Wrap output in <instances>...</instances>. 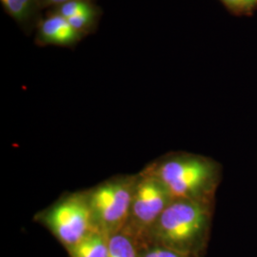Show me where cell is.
Returning a JSON list of instances; mask_svg holds the SVG:
<instances>
[{
  "mask_svg": "<svg viewBox=\"0 0 257 257\" xmlns=\"http://www.w3.org/2000/svg\"><path fill=\"white\" fill-rule=\"evenodd\" d=\"M165 186L173 200L215 201L220 165L211 157L191 153L169 154L144 168Z\"/></svg>",
  "mask_w": 257,
  "mask_h": 257,
  "instance_id": "1",
  "label": "cell"
},
{
  "mask_svg": "<svg viewBox=\"0 0 257 257\" xmlns=\"http://www.w3.org/2000/svg\"><path fill=\"white\" fill-rule=\"evenodd\" d=\"M213 209L214 202L173 200L156 222L149 245H159L195 256L210 232Z\"/></svg>",
  "mask_w": 257,
  "mask_h": 257,
  "instance_id": "2",
  "label": "cell"
},
{
  "mask_svg": "<svg viewBox=\"0 0 257 257\" xmlns=\"http://www.w3.org/2000/svg\"><path fill=\"white\" fill-rule=\"evenodd\" d=\"M138 179V174L116 175L87 191L95 230L108 236L124 230Z\"/></svg>",
  "mask_w": 257,
  "mask_h": 257,
  "instance_id": "3",
  "label": "cell"
},
{
  "mask_svg": "<svg viewBox=\"0 0 257 257\" xmlns=\"http://www.w3.org/2000/svg\"><path fill=\"white\" fill-rule=\"evenodd\" d=\"M172 201L165 186L143 169L138 173L128 221L122 231L135 239L141 249L146 248L156 222Z\"/></svg>",
  "mask_w": 257,
  "mask_h": 257,
  "instance_id": "4",
  "label": "cell"
},
{
  "mask_svg": "<svg viewBox=\"0 0 257 257\" xmlns=\"http://www.w3.org/2000/svg\"><path fill=\"white\" fill-rule=\"evenodd\" d=\"M37 219L53 232L67 249L95 230L87 191L62 195L38 213Z\"/></svg>",
  "mask_w": 257,
  "mask_h": 257,
  "instance_id": "5",
  "label": "cell"
},
{
  "mask_svg": "<svg viewBox=\"0 0 257 257\" xmlns=\"http://www.w3.org/2000/svg\"><path fill=\"white\" fill-rule=\"evenodd\" d=\"M82 37L72 27L68 19L55 13L42 20L37 29V41L41 45L73 46Z\"/></svg>",
  "mask_w": 257,
  "mask_h": 257,
  "instance_id": "6",
  "label": "cell"
},
{
  "mask_svg": "<svg viewBox=\"0 0 257 257\" xmlns=\"http://www.w3.org/2000/svg\"><path fill=\"white\" fill-rule=\"evenodd\" d=\"M109 241L110 236L92 230L68 251L71 257H108Z\"/></svg>",
  "mask_w": 257,
  "mask_h": 257,
  "instance_id": "7",
  "label": "cell"
},
{
  "mask_svg": "<svg viewBox=\"0 0 257 257\" xmlns=\"http://www.w3.org/2000/svg\"><path fill=\"white\" fill-rule=\"evenodd\" d=\"M1 3L10 17L26 28L33 25L41 8L38 0H1Z\"/></svg>",
  "mask_w": 257,
  "mask_h": 257,
  "instance_id": "8",
  "label": "cell"
},
{
  "mask_svg": "<svg viewBox=\"0 0 257 257\" xmlns=\"http://www.w3.org/2000/svg\"><path fill=\"white\" fill-rule=\"evenodd\" d=\"M141 248L138 242L127 233L121 231L110 236L109 256L140 257Z\"/></svg>",
  "mask_w": 257,
  "mask_h": 257,
  "instance_id": "9",
  "label": "cell"
},
{
  "mask_svg": "<svg viewBox=\"0 0 257 257\" xmlns=\"http://www.w3.org/2000/svg\"><path fill=\"white\" fill-rule=\"evenodd\" d=\"M94 8L95 6L92 5L90 0H71L55 7L54 13L69 19Z\"/></svg>",
  "mask_w": 257,
  "mask_h": 257,
  "instance_id": "10",
  "label": "cell"
},
{
  "mask_svg": "<svg viewBox=\"0 0 257 257\" xmlns=\"http://www.w3.org/2000/svg\"><path fill=\"white\" fill-rule=\"evenodd\" d=\"M97 15L98 14H97L96 8H94L92 11L73 17L68 19V21L77 33H79L81 36H83L84 34H87L88 31L94 26Z\"/></svg>",
  "mask_w": 257,
  "mask_h": 257,
  "instance_id": "11",
  "label": "cell"
},
{
  "mask_svg": "<svg viewBox=\"0 0 257 257\" xmlns=\"http://www.w3.org/2000/svg\"><path fill=\"white\" fill-rule=\"evenodd\" d=\"M140 257H193L173 248H167L159 245H149L146 248L141 249Z\"/></svg>",
  "mask_w": 257,
  "mask_h": 257,
  "instance_id": "12",
  "label": "cell"
},
{
  "mask_svg": "<svg viewBox=\"0 0 257 257\" xmlns=\"http://www.w3.org/2000/svg\"><path fill=\"white\" fill-rule=\"evenodd\" d=\"M229 9L233 12H242L244 0H221Z\"/></svg>",
  "mask_w": 257,
  "mask_h": 257,
  "instance_id": "13",
  "label": "cell"
},
{
  "mask_svg": "<svg viewBox=\"0 0 257 257\" xmlns=\"http://www.w3.org/2000/svg\"><path fill=\"white\" fill-rule=\"evenodd\" d=\"M39 1V4H40V7L41 8H44V7H50V6H58V5H61L63 3H66L68 1H71V0H38Z\"/></svg>",
  "mask_w": 257,
  "mask_h": 257,
  "instance_id": "14",
  "label": "cell"
},
{
  "mask_svg": "<svg viewBox=\"0 0 257 257\" xmlns=\"http://www.w3.org/2000/svg\"><path fill=\"white\" fill-rule=\"evenodd\" d=\"M257 6V0H244L243 3V10L242 12L248 13L250 10L253 9Z\"/></svg>",
  "mask_w": 257,
  "mask_h": 257,
  "instance_id": "15",
  "label": "cell"
}]
</instances>
